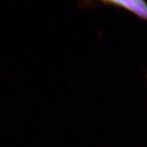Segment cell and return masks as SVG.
I'll list each match as a JSON object with an SVG mask.
<instances>
[{
    "mask_svg": "<svg viewBox=\"0 0 147 147\" xmlns=\"http://www.w3.org/2000/svg\"><path fill=\"white\" fill-rule=\"evenodd\" d=\"M101 2L106 6L127 11L147 22V2L143 0H105Z\"/></svg>",
    "mask_w": 147,
    "mask_h": 147,
    "instance_id": "obj_1",
    "label": "cell"
}]
</instances>
